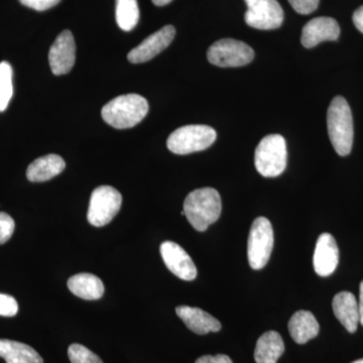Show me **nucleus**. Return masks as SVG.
I'll list each match as a JSON object with an SVG mask.
<instances>
[{
	"label": "nucleus",
	"mask_w": 363,
	"mask_h": 363,
	"mask_svg": "<svg viewBox=\"0 0 363 363\" xmlns=\"http://www.w3.org/2000/svg\"><path fill=\"white\" fill-rule=\"evenodd\" d=\"M66 162L58 155H47L33 161L26 169V178L33 183L51 180L65 169Z\"/></svg>",
	"instance_id": "17"
},
{
	"label": "nucleus",
	"mask_w": 363,
	"mask_h": 363,
	"mask_svg": "<svg viewBox=\"0 0 363 363\" xmlns=\"http://www.w3.org/2000/svg\"><path fill=\"white\" fill-rule=\"evenodd\" d=\"M247 11L245 20L257 30H276L284 21V11L278 0H245Z\"/></svg>",
	"instance_id": "9"
},
{
	"label": "nucleus",
	"mask_w": 363,
	"mask_h": 363,
	"mask_svg": "<svg viewBox=\"0 0 363 363\" xmlns=\"http://www.w3.org/2000/svg\"><path fill=\"white\" fill-rule=\"evenodd\" d=\"M116 18L124 32L133 30L140 20L138 0H116Z\"/></svg>",
	"instance_id": "22"
},
{
	"label": "nucleus",
	"mask_w": 363,
	"mask_h": 363,
	"mask_svg": "<svg viewBox=\"0 0 363 363\" xmlns=\"http://www.w3.org/2000/svg\"><path fill=\"white\" fill-rule=\"evenodd\" d=\"M68 288L72 294L84 300H98L104 295L101 279L92 274H78L68 279Z\"/></svg>",
	"instance_id": "19"
},
{
	"label": "nucleus",
	"mask_w": 363,
	"mask_h": 363,
	"mask_svg": "<svg viewBox=\"0 0 363 363\" xmlns=\"http://www.w3.org/2000/svg\"><path fill=\"white\" fill-rule=\"evenodd\" d=\"M288 161L285 138L279 135L264 136L255 150V168L260 175L274 178L284 173Z\"/></svg>",
	"instance_id": "4"
},
{
	"label": "nucleus",
	"mask_w": 363,
	"mask_h": 363,
	"mask_svg": "<svg viewBox=\"0 0 363 363\" xmlns=\"http://www.w3.org/2000/svg\"><path fill=\"white\" fill-rule=\"evenodd\" d=\"M161 255L169 271L184 281H193L197 277V269L190 255L173 241H164L161 245Z\"/></svg>",
	"instance_id": "12"
},
{
	"label": "nucleus",
	"mask_w": 363,
	"mask_h": 363,
	"mask_svg": "<svg viewBox=\"0 0 363 363\" xmlns=\"http://www.w3.org/2000/svg\"><path fill=\"white\" fill-rule=\"evenodd\" d=\"M327 126L334 150L339 156H348L352 150L354 130L352 112L342 96H336L332 100L327 113Z\"/></svg>",
	"instance_id": "3"
},
{
	"label": "nucleus",
	"mask_w": 363,
	"mask_h": 363,
	"mask_svg": "<svg viewBox=\"0 0 363 363\" xmlns=\"http://www.w3.org/2000/svg\"><path fill=\"white\" fill-rule=\"evenodd\" d=\"M358 308H359V323L363 326V281L360 283L359 286V302H358Z\"/></svg>",
	"instance_id": "31"
},
{
	"label": "nucleus",
	"mask_w": 363,
	"mask_h": 363,
	"mask_svg": "<svg viewBox=\"0 0 363 363\" xmlns=\"http://www.w3.org/2000/svg\"><path fill=\"white\" fill-rule=\"evenodd\" d=\"M216 138V131L210 126L193 124L182 126L172 133L167 140V147L173 154L189 155L211 147Z\"/></svg>",
	"instance_id": "5"
},
{
	"label": "nucleus",
	"mask_w": 363,
	"mask_h": 363,
	"mask_svg": "<svg viewBox=\"0 0 363 363\" xmlns=\"http://www.w3.org/2000/svg\"><path fill=\"white\" fill-rule=\"evenodd\" d=\"M284 351L285 344L278 332H266L257 340L255 359L257 363H277Z\"/></svg>",
	"instance_id": "20"
},
{
	"label": "nucleus",
	"mask_w": 363,
	"mask_h": 363,
	"mask_svg": "<svg viewBox=\"0 0 363 363\" xmlns=\"http://www.w3.org/2000/svg\"><path fill=\"white\" fill-rule=\"evenodd\" d=\"M76 44L70 30H63L49 52L50 67L56 76L68 74L75 64Z\"/></svg>",
	"instance_id": "10"
},
{
	"label": "nucleus",
	"mask_w": 363,
	"mask_h": 363,
	"mask_svg": "<svg viewBox=\"0 0 363 363\" xmlns=\"http://www.w3.org/2000/svg\"><path fill=\"white\" fill-rule=\"evenodd\" d=\"M16 229L13 217L6 212H0V245L11 240Z\"/></svg>",
	"instance_id": "25"
},
{
	"label": "nucleus",
	"mask_w": 363,
	"mask_h": 363,
	"mask_svg": "<svg viewBox=\"0 0 363 363\" xmlns=\"http://www.w3.org/2000/svg\"><path fill=\"white\" fill-rule=\"evenodd\" d=\"M123 204V196L111 186H100L91 194L87 219L91 225H107L116 216Z\"/></svg>",
	"instance_id": "7"
},
{
	"label": "nucleus",
	"mask_w": 363,
	"mask_h": 363,
	"mask_svg": "<svg viewBox=\"0 0 363 363\" xmlns=\"http://www.w3.org/2000/svg\"><path fill=\"white\" fill-rule=\"evenodd\" d=\"M0 357L6 363H44L33 347L9 339H0Z\"/></svg>",
	"instance_id": "21"
},
{
	"label": "nucleus",
	"mask_w": 363,
	"mask_h": 363,
	"mask_svg": "<svg viewBox=\"0 0 363 363\" xmlns=\"http://www.w3.org/2000/svg\"><path fill=\"white\" fill-rule=\"evenodd\" d=\"M61 0H20L23 6L38 11H44L60 4Z\"/></svg>",
	"instance_id": "28"
},
{
	"label": "nucleus",
	"mask_w": 363,
	"mask_h": 363,
	"mask_svg": "<svg viewBox=\"0 0 363 363\" xmlns=\"http://www.w3.org/2000/svg\"><path fill=\"white\" fill-rule=\"evenodd\" d=\"M274 242V230L269 219L266 217L255 219L250 228L247 245L248 262L253 269H262L267 266Z\"/></svg>",
	"instance_id": "6"
},
{
	"label": "nucleus",
	"mask_w": 363,
	"mask_h": 363,
	"mask_svg": "<svg viewBox=\"0 0 363 363\" xmlns=\"http://www.w3.org/2000/svg\"><path fill=\"white\" fill-rule=\"evenodd\" d=\"M352 363H363V359L357 360V362Z\"/></svg>",
	"instance_id": "33"
},
{
	"label": "nucleus",
	"mask_w": 363,
	"mask_h": 363,
	"mask_svg": "<svg viewBox=\"0 0 363 363\" xmlns=\"http://www.w3.org/2000/svg\"><path fill=\"white\" fill-rule=\"evenodd\" d=\"M149 112V104L138 94L117 96L105 104L101 111L105 123L117 130L131 128L140 123Z\"/></svg>",
	"instance_id": "2"
},
{
	"label": "nucleus",
	"mask_w": 363,
	"mask_h": 363,
	"mask_svg": "<svg viewBox=\"0 0 363 363\" xmlns=\"http://www.w3.org/2000/svg\"><path fill=\"white\" fill-rule=\"evenodd\" d=\"M176 313L186 326L196 334L205 335L210 332L220 331V322L199 308L179 306L176 308Z\"/></svg>",
	"instance_id": "15"
},
{
	"label": "nucleus",
	"mask_w": 363,
	"mask_h": 363,
	"mask_svg": "<svg viewBox=\"0 0 363 363\" xmlns=\"http://www.w3.org/2000/svg\"><path fill=\"white\" fill-rule=\"evenodd\" d=\"M195 363H233V360L224 354L218 355H204V357L198 358Z\"/></svg>",
	"instance_id": "29"
},
{
	"label": "nucleus",
	"mask_w": 363,
	"mask_h": 363,
	"mask_svg": "<svg viewBox=\"0 0 363 363\" xmlns=\"http://www.w3.org/2000/svg\"><path fill=\"white\" fill-rule=\"evenodd\" d=\"M152 1L154 2L155 6H167V4H169L172 0H152Z\"/></svg>",
	"instance_id": "32"
},
{
	"label": "nucleus",
	"mask_w": 363,
	"mask_h": 363,
	"mask_svg": "<svg viewBox=\"0 0 363 363\" xmlns=\"http://www.w3.org/2000/svg\"><path fill=\"white\" fill-rule=\"evenodd\" d=\"M176 30L173 26H166L152 33L142 44L131 50L128 55V61L133 64L145 63L166 50L175 38Z\"/></svg>",
	"instance_id": "11"
},
{
	"label": "nucleus",
	"mask_w": 363,
	"mask_h": 363,
	"mask_svg": "<svg viewBox=\"0 0 363 363\" xmlns=\"http://www.w3.org/2000/svg\"><path fill=\"white\" fill-rule=\"evenodd\" d=\"M222 210L221 197L213 188L193 191L184 202V212L191 225L197 231L207 230L218 220Z\"/></svg>",
	"instance_id": "1"
},
{
	"label": "nucleus",
	"mask_w": 363,
	"mask_h": 363,
	"mask_svg": "<svg viewBox=\"0 0 363 363\" xmlns=\"http://www.w3.org/2000/svg\"><path fill=\"white\" fill-rule=\"evenodd\" d=\"M319 323L311 312H296L289 322V331L296 343L305 344L316 337L319 333Z\"/></svg>",
	"instance_id": "18"
},
{
	"label": "nucleus",
	"mask_w": 363,
	"mask_h": 363,
	"mask_svg": "<svg viewBox=\"0 0 363 363\" xmlns=\"http://www.w3.org/2000/svg\"><path fill=\"white\" fill-rule=\"evenodd\" d=\"M353 23L358 30L363 33V6L354 11L352 16Z\"/></svg>",
	"instance_id": "30"
},
{
	"label": "nucleus",
	"mask_w": 363,
	"mask_h": 363,
	"mask_svg": "<svg viewBox=\"0 0 363 363\" xmlns=\"http://www.w3.org/2000/svg\"><path fill=\"white\" fill-rule=\"evenodd\" d=\"M68 357L71 363H104L98 355L77 343L69 346Z\"/></svg>",
	"instance_id": "24"
},
{
	"label": "nucleus",
	"mask_w": 363,
	"mask_h": 363,
	"mask_svg": "<svg viewBox=\"0 0 363 363\" xmlns=\"http://www.w3.org/2000/svg\"><path fill=\"white\" fill-rule=\"evenodd\" d=\"M13 67L9 62L0 63V112L6 111L13 94Z\"/></svg>",
	"instance_id": "23"
},
{
	"label": "nucleus",
	"mask_w": 363,
	"mask_h": 363,
	"mask_svg": "<svg viewBox=\"0 0 363 363\" xmlns=\"http://www.w3.org/2000/svg\"><path fill=\"white\" fill-rule=\"evenodd\" d=\"M207 58L212 65L233 68L250 64L255 58V51L240 40L223 39L208 49Z\"/></svg>",
	"instance_id": "8"
},
{
	"label": "nucleus",
	"mask_w": 363,
	"mask_h": 363,
	"mask_svg": "<svg viewBox=\"0 0 363 363\" xmlns=\"http://www.w3.org/2000/svg\"><path fill=\"white\" fill-rule=\"evenodd\" d=\"M333 312L346 330L354 333L359 324V308L355 296L350 292L337 294L332 302Z\"/></svg>",
	"instance_id": "16"
},
{
	"label": "nucleus",
	"mask_w": 363,
	"mask_h": 363,
	"mask_svg": "<svg viewBox=\"0 0 363 363\" xmlns=\"http://www.w3.org/2000/svg\"><path fill=\"white\" fill-rule=\"evenodd\" d=\"M18 304L13 296L0 294V316L13 317L18 314Z\"/></svg>",
	"instance_id": "26"
},
{
	"label": "nucleus",
	"mask_w": 363,
	"mask_h": 363,
	"mask_svg": "<svg viewBox=\"0 0 363 363\" xmlns=\"http://www.w3.org/2000/svg\"><path fill=\"white\" fill-rule=\"evenodd\" d=\"M340 35V26L332 18L321 16L313 18L303 28L301 42L307 49L316 47L326 40H337Z\"/></svg>",
	"instance_id": "13"
},
{
	"label": "nucleus",
	"mask_w": 363,
	"mask_h": 363,
	"mask_svg": "<svg viewBox=\"0 0 363 363\" xmlns=\"http://www.w3.org/2000/svg\"><path fill=\"white\" fill-rule=\"evenodd\" d=\"M339 262V248L330 233H322L315 247L314 269L320 277H328L335 272Z\"/></svg>",
	"instance_id": "14"
},
{
	"label": "nucleus",
	"mask_w": 363,
	"mask_h": 363,
	"mask_svg": "<svg viewBox=\"0 0 363 363\" xmlns=\"http://www.w3.org/2000/svg\"><path fill=\"white\" fill-rule=\"evenodd\" d=\"M320 0H289L293 9L300 14H310L316 11Z\"/></svg>",
	"instance_id": "27"
}]
</instances>
